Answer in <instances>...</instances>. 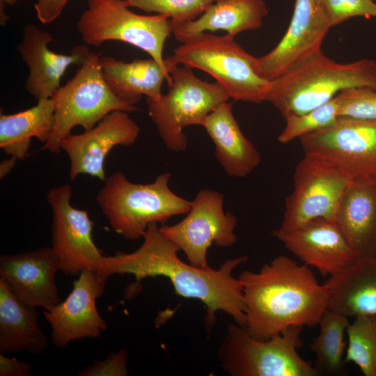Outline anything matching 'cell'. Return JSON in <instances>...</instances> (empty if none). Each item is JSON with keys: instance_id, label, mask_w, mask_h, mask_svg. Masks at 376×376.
<instances>
[{"instance_id": "cell-1", "label": "cell", "mask_w": 376, "mask_h": 376, "mask_svg": "<svg viewBox=\"0 0 376 376\" xmlns=\"http://www.w3.org/2000/svg\"><path fill=\"white\" fill-rule=\"evenodd\" d=\"M142 237L141 246L131 253L104 255L96 272L106 280L113 274H132L138 280L165 276L178 295L204 304L209 324H214L217 312L223 311L245 327L242 285L233 272L247 262L246 256L227 260L218 269L197 267L180 259L179 247L163 234L157 223L149 224Z\"/></svg>"}, {"instance_id": "cell-2", "label": "cell", "mask_w": 376, "mask_h": 376, "mask_svg": "<svg viewBox=\"0 0 376 376\" xmlns=\"http://www.w3.org/2000/svg\"><path fill=\"white\" fill-rule=\"evenodd\" d=\"M238 279L245 304L249 334L261 340L292 326L315 327L329 307L327 285L310 267L279 256L258 272L244 271Z\"/></svg>"}, {"instance_id": "cell-3", "label": "cell", "mask_w": 376, "mask_h": 376, "mask_svg": "<svg viewBox=\"0 0 376 376\" xmlns=\"http://www.w3.org/2000/svg\"><path fill=\"white\" fill-rule=\"evenodd\" d=\"M362 86L376 88V61L339 63L321 51L272 81L266 101L285 119L323 105L344 89Z\"/></svg>"}, {"instance_id": "cell-4", "label": "cell", "mask_w": 376, "mask_h": 376, "mask_svg": "<svg viewBox=\"0 0 376 376\" xmlns=\"http://www.w3.org/2000/svg\"><path fill=\"white\" fill-rule=\"evenodd\" d=\"M165 172L146 184L130 182L122 171L104 180L96 202L110 226L129 240L142 237L149 224H165L172 217L187 214L191 201L171 191Z\"/></svg>"}, {"instance_id": "cell-5", "label": "cell", "mask_w": 376, "mask_h": 376, "mask_svg": "<svg viewBox=\"0 0 376 376\" xmlns=\"http://www.w3.org/2000/svg\"><path fill=\"white\" fill-rule=\"evenodd\" d=\"M51 98L54 106V123L41 150L52 153L61 151L63 141L75 127L89 130L111 111L138 110L135 105L123 102L112 93L103 78L100 55L91 52L73 77Z\"/></svg>"}, {"instance_id": "cell-6", "label": "cell", "mask_w": 376, "mask_h": 376, "mask_svg": "<svg viewBox=\"0 0 376 376\" xmlns=\"http://www.w3.org/2000/svg\"><path fill=\"white\" fill-rule=\"evenodd\" d=\"M173 55L178 64L211 75L233 100L260 104L267 100L272 81L257 74L255 57L234 37L201 33L183 42Z\"/></svg>"}, {"instance_id": "cell-7", "label": "cell", "mask_w": 376, "mask_h": 376, "mask_svg": "<svg viewBox=\"0 0 376 376\" xmlns=\"http://www.w3.org/2000/svg\"><path fill=\"white\" fill-rule=\"evenodd\" d=\"M168 93L157 99L146 97L148 112L166 148L173 152L187 148L184 129L200 125L207 115L230 96L217 82L198 78L191 68L174 62L169 70Z\"/></svg>"}, {"instance_id": "cell-8", "label": "cell", "mask_w": 376, "mask_h": 376, "mask_svg": "<svg viewBox=\"0 0 376 376\" xmlns=\"http://www.w3.org/2000/svg\"><path fill=\"white\" fill-rule=\"evenodd\" d=\"M302 327L292 326L265 340L253 338L235 322L228 325L219 359L231 376H318L298 354Z\"/></svg>"}, {"instance_id": "cell-9", "label": "cell", "mask_w": 376, "mask_h": 376, "mask_svg": "<svg viewBox=\"0 0 376 376\" xmlns=\"http://www.w3.org/2000/svg\"><path fill=\"white\" fill-rule=\"evenodd\" d=\"M77 28L86 45L99 47L107 41L123 42L143 50L169 72L172 57L164 58L163 49L172 26L166 15L136 14L124 0H87Z\"/></svg>"}, {"instance_id": "cell-10", "label": "cell", "mask_w": 376, "mask_h": 376, "mask_svg": "<svg viewBox=\"0 0 376 376\" xmlns=\"http://www.w3.org/2000/svg\"><path fill=\"white\" fill-rule=\"evenodd\" d=\"M352 178L325 158L308 153L295 167L293 189L285 199L279 231L294 230L318 219L335 221Z\"/></svg>"}, {"instance_id": "cell-11", "label": "cell", "mask_w": 376, "mask_h": 376, "mask_svg": "<svg viewBox=\"0 0 376 376\" xmlns=\"http://www.w3.org/2000/svg\"><path fill=\"white\" fill-rule=\"evenodd\" d=\"M224 200L222 193L202 189L182 220L171 226H159L163 234L185 253L193 266H209L207 253L212 244L229 247L237 240V218L230 212H224Z\"/></svg>"}, {"instance_id": "cell-12", "label": "cell", "mask_w": 376, "mask_h": 376, "mask_svg": "<svg viewBox=\"0 0 376 376\" xmlns=\"http://www.w3.org/2000/svg\"><path fill=\"white\" fill-rule=\"evenodd\" d=\"M299 139L304 153L325 158L352 179L376 177V120L338 117Z\"/></svg>"}, {"instance_id": "cell-13", "label": "cell", "mask_w": 376, "mask_h": 376, "mask_svg": "<svg viewBox=\"0 0 376 376\" xmlns=\"http://www.w3.org/2000/svg\"><path fill=\"white\" fill-rule=\"evenodd\" d=\"M71 186L54 187L47 194L52 212V247L67 276H79L86 269L97 271L103 258L93 237V221L86 210L71 204Z\"/></svg>"}, {"instance_id": "cell-14", "label": "cell", "mask_w": 376, "mask_h": 376, "mask_svg": "<svg viewBox=\"0 0 376 376\" xmlns=\"http://www.w3.org/2000/svg\"><path fill=\"white\" fill-rule=\"evenodd\" d=\"M331 27L320 0H295L290 23L281 40L269 53L255 57L256 72L266 80H274L320 53Z\"/></svg>"}, {"instance_id": "cell-15", "label": "cell", "mask_w": 376, "mask_h": 376, "mask_svg": "<svg viewBox=\"0 0 376 376\" xmlns=\"http://www.w3.org/2000/svg\"><path fill=\"white\" fill-rule=\"evenodd\" d=\"M107 281L95 271L84 270L73 281L72 289L64 301L50 309H43L55 347L62 348L73 340L99 337L107 329V322L96 306Z\"/></svg>"}, {"instance_id": "cell-16", "label": "cell", "mask_w": 376, "mask_h": 376, "mask_svg": "<svg viewBox=\"0 0 376 376\" xmlns=\"http://www.w3.org/2000/svg\"><path fill=\"white\" fill-rule=\"evenodd\" d=\"M139 133L140 127L128 112L113 111L92 129L79 134H70L61 144L70 159V178L74 180L79 175L86 174L104 181L107 155L116 146L134 144Z\"/></svg>"}, {"instance_id": "cell-17", "label": "cell", "mask_w": 376, "mask_h": 376, "mask_svg": "<svg viewBox=\"0 0 376 376\" xmlns=\"http://www.w3.org/2000/svg\"><path fill=\"white\" fill-rule=\"evenodd\" d=\"M272 235L303 264L324 277L342 272L358 259L333 221L315 219L290 231L276 230Z\"/></svg>"}, {"instance_id": "cell-18", "label": "cell", "mask_w": 376, "mask_h": 376, "mask_svg": "<svg viewBox=\"0 0 376 376\" xmlns=\"http://www.w3.org/2000/svg\"><path fill=\"white\" fill-rule=\"evenodd\" d=\"M58 270L61 262L52 246L0 256V277L36 308L48 310L61 301L55 281Z\"/></svg>"}, {"instance_id": "cell-19", "label": "cell", "mask_w": 376, "mask_h": 376, "mask_svg": "<svg viewBox=\"0 0 376 376\" xmlns=\"http://www.w3.org/2000/svg\"><path fill=\"white\" fill-rule=\"evenodd\" d=\"M52 41L50 33L28 24L24 27L17 47L29 67L25 88L36 101L51 98L61 87V79L68 68L75 64L81 65L90 52L86 45H78L70 54L56 53L49 47Z\"/></svg>"}, {"instance_id": "cell-20", "label": "cell", "mask_w": 376, "mask_h": 376, "mask_svg": "<svg viewBox=\"0 0 376 376\" xmlns=\"http://www.w3.org/2000/svg\"><path fill=\"white\" fill-rule=\"evenodd\" d=\"M335 222L358 258H376V177L352 180Z\"/></svg>"}, {"instance_id": "cell-21", "label": "cell", "mask_w": 376, "mask_h": 376, "mask_svg": "<svg viewBox=\"0 0 376 376\" xmlns=\"http://www.w3.org/2000/svg\"><path fill=\"white\" fill-rule=\"evenodd\" d=\"M202 127L212 139L214 156L228 176L246 177L260 164L261 155L242 132L231 103L225 102L217 106Z\"/></svg>"}, {"instance_id": "cell-22", "label": "cell", "mask_w": 376, "mask_h": 376, "mask_svg": "<svg viewBox=\"0 0 376 376\" xmlns=\"http://www.w3.org/2000/svg\"><path fill=\"white\" fill-rule=\"evenodd\" d=\"M48 343L37 308L23 301L0 277V353L39 355Z\"/></svg>"}, {"instance_id": "cell-23", "label": "cell", "mask_w": 376, "mask_h": 376, "mask_svg": "<svg viewBox=\"0 0 376 376\" xmlns=\"http://www.w3.org/2000/svg\"><path fill=\"white\" fill-rule=\"evenodd\" d=\"M267 14L264 0H218L193 21L171 23L172 34L181 43L199 33L218 30L235 38L241 32L260 29Z\"/></svg>"}, {"instance_id": "cell-24", "label": "cell", "mask_w": 376, "mask_h": 376, "mask_svg": "<svg viewBox=\"0 0 376 376\" xmlns=\"http://www.w3.org/2000/svg\"><path fill=\"white\" fill-rule=\"evenodd\" d=\"M100 63L107 86L119 99L131 105L138 103L143 95L159 98L164 81L169 86L171 84L169 70L151 57L125 62L104 56L100 57Z\"/></svg>"}, {"instance_id": "cell-25", "label": "cell", "mask_w": 376, "mask_h": 376, "mask_svg": "<svg viewBox=\"0 0 376 376\" xmlns=\"http://www.w3.org/2000/svg\"><path fill=\"white\" fill-rule=\"evenodd\" d=\"M329 307L348 318L376 315V258H358L350 267L329 277Z\"/></svg>"}, {"instance_id": "cell-26", "label": "cell", "mask_w": 376, "mask_h": 376, "mask_svg": "<svg viewBox=\"0 0 376 376\" xmlns=\"http://www.w3.org/2000/svg\"><path fill=\"white\" fill-rule=\"evenodd\" d=\"M54 123V106L52 98L37 101L24 111L0 114V148L17 160L26 158L31 139L45 143L49 139Z\"/></svg>"}, {"instance_id": "cell-27", "label": "cell", "mask_w": 376, "mask_h": 376, "mask_svg": "<svg viewBox=\"0 0 376 376\" xmlns=\"http://www.w3.org/2000/svg\"><path fill=\"white\" fill-rule=\"evenodd\" d=\"M350 324L349 318L327 308L318 325L320 332L308 345L315 354L313 368L318 376H345V334Z\"/></svg>"}, {"instance_id": "cell-28", "label": "cell", "mask_w": 376, "mask_h": 376, "mask_svg": "<svg viewBox=\"0 0 376 376\" xmlns=\"http://www.w3.org/2000/svg\"><path fill=\"white\" fill-rule=\"evenodd\" d=\"M346 334L345 363H354L365 376H376V315L354 318Z\"/></svg>"}, {"instance_id": "cell-29", "label": "cell", "mask_w": 376, "mask_h": 376, "mask_svg": "<svg viewBox=\"0 0 376 376\" xmlns=\"http://www.w3.org/2000/svg\"><path fill=\"white\" fill-rule=\"evenodd\" d=\"M338 112V99L336 95L329 102L307 113L290 116L285 118V126L278 136V141L285 144L326 128L336 121Z\"/></svg>"}, {"instance_id": "cell-30", "label": "cell", "mask_w": 376, "mask_h": 376, "mask_svg": "<svg viewBox=\"0 0 376 376\" xmlns=\"http://www.w3.org/2000/svg\"><path fill=\"white\" fill-rule=\"evenodd\" d=\"M218 0H124L129 8L167 16L171 23L193 21Z\"/></svg>"}, {"instance_id": "cell-31", "label": "cell", "mask_w": 376, "mask_h": 376, "mask_svg": "<svg viewBox=\"0 0 376 376\" xmlns=\"http://www.w3.org/2000/svg\"><path fill=\"white\" fill-rule=\"evenodd\" d=\"M337 97L338 117L376 120V88H349L340 91Z\"/></svg>"}, {"instance_id": "cell-32", "label": "cell", "mask_w": 376, "mask_h": 376, "mask_svg": "<svg viewBox=\"0 0 376 376\" xmlns=\"http://www.w3.org/2000/svg\"><path fill=\"white\" fill-rule=\"evenodd\" d=\"M331 26H336L354 17H376L374 0H320Z\"/></svg>"}, {"instance_id": "cell-33", "label": "cell", "mask_w": 376, "mask_h": 376, "mask_svg": "<svg viewBox=\"0 0 376 376\" xmlns=\"http://www.w3.org/2000/svg\"><path fill=\"white\" fill-rule=\"evenodd\" d=\"M127 360L126 350L111 352L104 359L95 361L93 364L81 368L77 375L125 376L128 373Z\"/></svg>"}, {"instance_id": "cell-34", "label": "cell", "mask_w": 376, "mask_h": 376, "mask_svg": "<svg viewBox=\"0 0 376 376\" xmlns=\"http://www.w3.org/2000/svg\"><path fill=\"white\" fill-rule=\"evenodd\" d=\"M69 0H37L34 4L36 16L43 24H49L61 14Z\"/></svg>"}, {"instance_id": "cell-35", "label": "cell", "mask_w": 376, "mask_h": 376, "mask_svg": "<svg viewBox=\"0 0 376 376\" xmlns=\"http://www.w3.org/2000/svg\"><path fill=\"white\" fill-rule=\"evenodd\" d=\"M31 371L32 366L28 361L0 353V376H27Z\"/></svg>"}, {"instance_id": "cell-36", "label": "cell", "mask_w": 376, "mask_h": 376, "mask_svg": "<svg viewBox=\"0 0 376 376\" xmlns=\"http://www.w3.org/2000/svg\"><path fill=\"white\" fill-rule=\"evenodd\" d=\"M17 159L10 157L9 159L2 161L0 164V178L2 179L8 175L16 164Z\"/></svg>"}, {"instance_id": "cell-37", "label": "cell", "mask_w": 376, "mask_h": 376, "mask_svg": "<svg viewBox=\"0 0 376 376\" xmlns=\"http://www.w3.org/2000/svg\"><path fill=\"white\" fill-rule=\"evenodd\" d=\"M19 0H0L1 3L8 4L10 6L15 4Z\"/></svg>"}, {"instance_id": "cell-38", "label": "cell", "mask_w": 376, "mask_h": 376, "mask_svg": "<svg viewBox=\"0 0 376 376\" xmlns=\"http://www.w3.org/2000/svg\"></svg>"}]
</instances>
